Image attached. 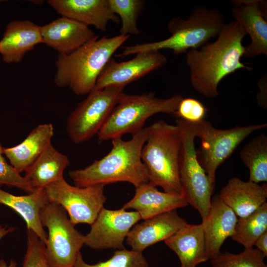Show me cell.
<instances>
[{"label":"cell","instance_id":"f1b7e54d","mask_svg":"<svg viewBox=\"0 0 267 267\" xmlns=\"http://www.w3.org/2000/svg\"><path fill=\"white\" fill-rule=\"evenodd\" d=\"M264 255L257 248H245L235 254L228 252L220 253L210 260L212 267H267Z\"/></svg>","mask_w":267,"mask_h":267},{"label":"cell","instance_id":"6da1fadb","mask_svg":"<svg viewBox=\"0 0 267 267\" xmlns=\"http://www.w3.org/2000/svg\"><path fill=\"white\" fill-rule=\"evenodd\" d=\"M247 35L236 21L225 23L214 42L186 53L185 61L194 89L208 98L219 95L220 83L237 70L253 68L242 63L245 54L243 40Z\"/></svg>","mask_w":267,"mask_h":267},{"label":"cell","instance_id":"ffe728a7","mask_svg":"<svg viewBox=\"0 0 267 267\" xmlns=\"http://www.w3.org/2000/svg\"><path fill=\"white\" fill-rule=\"evenodd\" d=\"M156 187L148 181L136 187L134 195L122 208L135 210L145 220L188 205L183 195L162 192Z\"/></svg>","mask_w":267,"mask_h":267},{"label":"cell","instance_id":"d6a6232c","mask_svg":"<svg viewBox=\"0 0 267 267\" xmlns=\"http://www.w3.org/2000/svg\"><path fill=\"white\" fill-rule=\"evenodd\" d=\"M207 109L200 101L193 98H182L175 114L179 119L199 123L206 115Z\"/></svg>","mask_w":267,"mask_h":267},{"label":"cell","instance_id":"83f0119b","mask_svg":"<svg viewBox=\"0 0 267 267\" xmlns=\"http://www.w3.org/2000/svg\"><path fill=\"white\" fill-rule=\"evenodd\" d=\"M112 11L121 20L120 35L130 36L139 34L137 20L144 6L142 0H109Z\"/></svg>","mask_w":267,"mask_h":267},{"label":"cell","instance_id":"5bb4252c","mask_svg":"<svg viewBox=\"0 0 267 267\" xmlns=\"http://www.w3.org/2000/svg\"><path fill=\"white\" fill-rule=\"evenodd\" d=\"M231 13L246 34L251 43L245 46L247 57L267 55V2L259 0H236Z\"/></svg>","mask_w":267,"mask_h":267},{"label":"cell","instance_id":"9c48e42d","mask_svg":"<svg viewBox=\"0 0 267 267\" xmlns=\"http://www.w3.org/2000/svg\"><path fill=\"white\" fill-rule=\"evenodd\" d=\"M124 89L120 87L94 89L78 103L67 121V132L72 142L80 144L97 134Z\"/></svg>","mask_w":267,"mask_h":267},{"label":"cell","instance_id":"f546056e","mask_svg":"<svg viewBox=\"0 0 267 267\" xmlns=\"http://www.w3.org/2000/svg\"><path fill=\"white\" fill-rule=\"evenodd\" d=\"M73 267H149V265L142 252L123 248L115 251L108 260L95 264L85 262L80 252Z\"/></svg>","mask_w":267,"mask_h":267},{"label":"cell","instance_id":"836d02e7","mask_svg":"<svg viewBox=\"0 0 267 267\" xmlns=\"http://www.w3.org/2000/svg\"><path fill=\"white\" fill-rule=\"evenodd\" d=\"M254 246L267 257V231L264 233L256 241Z\"/></svg>","mask_w":267,"mask_h":267},{"label":"cell","instance_id":"44dd1931","mask_svg":"<svg viewBox=\"0 0 267 267\" xmlns=\"http://www.w3.org/2000/svg\"><path fill=\"white\" fill-rule=\"evenodd\" d=\"M219 195L238 218H243L267 202V184L259 185L234 177L222 187Z\"/></svg>","mask_w":267,"mask_h":267},{"label":"cell","instance_id":"52a82bcc","mask_svg":"<svg viewBox=\"0 0 267 267\" xmlns=\"http://www.w3.org/2000/svg\"><path fill=\"white\" fill-rule=\"evenodd\" d=\"M176 124L181 136L179 178L182 194L188 204L196 210L203 219L210 210L215 185L198 159L195 139L197 137L198 124L179 118L176 120Z\"/></svg>","mask_w":267,"mask_h":267},{"label":"cell","instance_id":"ba28073f","mask_svg":"<svg viewBox=\"0 0 267 267\" xmlns=\"http://www.w3.org/2000/svg\"><path fill=\"white\" fill-rule=\"evenodd\" d=\"M41 221L48 233L45 251L53 267H73L84 245V235L75 227L60 205L48 202L41 212Z\"/></svg>","mask_w":267,"mask_h":267},{"label":"cell","instance_id":"4316f807","mask_svg":"<svg viewBox=\"0 0 267 267\" xmlns=\"http://www.w3.org/2000/svg\"><path fill=\"white\" fill-rule=\"evenodd\" d=\"M267 231V203L251 214L238 218L231 238L245 248H253L257 240Z\"/></svg>","mask_w":267,"mask_h":267},{"label":"cell","instance_id":"8992f818","mask_svg":"<svg viewBox=\"0 0 267 267\" xmlns=\"http://www.w3.org/2000/svg\"><path fill=\"white\" fill-rule=\"evenodd\" d=\"M182 96L175 94L167 98L152 92L129 94L123 92L97 135L99 141L112 140L142 129L146 120L158 113L175 114Z\"/></svg>","mask_w":267,"mask_h":267},{"label":"cell","instance_id":"2e32d148","mask_svg":"<svg viewBox=\"0 0 267 267\" xmlns=\"http://www.w3.org/2000/svg\"><path fill=\"white\" fill-rule=\"evenodd\" d=\"M40 30L43 43L59 54H69L99 37L88 26L62 16L40 26Z\"/></svg>","mask_w":267,"mask_h":267},{"label":"cell","instance_id":"8fae6325","mask_svg":"<svg viewBox=\"0 0 267 267\" xmlns=\"http://www.w3.org/2000/svg\"><path fill=\"white\" fill-rule=\"evenodd\" d=\"M104 186H73L63 178L44 189L49 202L61 206L74 225L81 223L91 225L104 208L106 200Z\"/></svg>","mask_w":267,"mask_h":267},{"label":"cell","instance_id":"7c38bea8","mask_svg":"<svg viewBox=\"0 0 267 267\" xmlns=\"http://www.w3.org/2000/svg\"><path fill=\"white\" fill-rule=\"evenodd\" d=\"M141 220L136 211L103 208L84 235V245L94 250L122 249L130 230Z\"/></svg>","mask_w":267,"mask_h":267},{"label":"cell","instance_id":"e0dca14e","mask_svg":"<svg viewBox=\"0 0 267 267\" xmlns=\"http://www.w3.org/2000/svg\"><path fill=\"white\" fill-rule=\"evenodd\" d=\"M47 3L62 17L101 31L107 30L110 21L119 24L120 19L112 11L109 0H48Z\"/></svg>","mask_w":267,"mask_h":267},{"label":"cell","instance_id":"7402d4cb","mask_svg":"<svg viewBox=\"0 0 267 267\" xmlns=\"http://www.w3.org/2000/svg\"><path fill=\"white\" fill-rule=\"evenodd\" d=\"M53 134L51 124L39 125L19 144L11 147H3V155L19 173L25 172L51 143Z\"/></svg>","mask_w":267,"mask_h":267},{"label":"cell","instance_id":"cb8c5ba5","mask_svg":"<svg viewBox=\"0 0 267 267\" xmlns=\"http://www.w3.org/2000/svg\"><path fill=\"white\" fill-rule=\"evenodd\" d=\"M0 204L8 206L25 221L27 229L33 231L44 244L47 234L41 221V212L49 201L44 188L36 189L26 195L16 196L0 188Z\"/></svg>","mask_w":267,"mask_h":267},{"label":"cell","instance_id":"d590c367","mask_svg":"<svg viewBox=\"0 0 267 267\" xmlns=\"http://www.w3.org/2000/svg\"><path fill=\"white\" fill-rule=\"evenodd\" d=\"M17 264L15 260L12 259L7 264L3 259H0V267H16Z\"/></svg>","mask_w":267,"mask_h":267},{"label":"cell","instance_id":"e575fe53","mask_svg":"<svg viewBox=\"0 0 267 267\" xmlns=\"http://www.w3.org/2000/svg\"><path fill=\"white\" fill-rule=\"evenodd\" d=\"M15 228L12 226L0 225V241L7 234L13 232Z\"/></svg>","mask_w":267,"mask_h":267},{"label":"cell","instance_id":"8d00e7d4","mask_svg":"<svg viewBox=\"0 0 267 267\" xmlns=\"http://www.w3.org/2000/svg\"><path fill=\"white\" fill-rule=\"evenodd\" d=\"M1 1V0H0V2Z\"/></svg>","mask_w":267,"mask_h":267},{"label":"cell","instance_id":"277c9868","mask_svg":"<svg viewBox=\"0 0 267 267\" xmlns=\"http://www.w3.org/2000/svg\"><path fill=\"white\" fill-rule=\"evenodd\" d=\"M146 128L141 158L149 181L164 192L183 195L179 178L181 136L179 127L159 120Z\"/></svg>","mask_w":267,"mask_h":267},{"label":"cell","instance_id":"4dcf8cb0","mask_svg":"<svg viewBox=\"0 0 267 267\" xmlns=\"http://www.w3.org/2000/svg\"><path fill=\"white\" fill-rule=\"evenodd\" d=\"M27 247L22 267H53L47 256L45 244L32 230L27 229Z\"/></svg>","mask_w":267,"mask_h":267},{"label":"cell","instance_id":"d6986e66","mask_svg":"<svg viewBox=\"0 0 267 267\" xmlns=\"http://www.w3.org/2000/svg\"><path fill=\"white\" fill-rule=\"evenodd\" d=\"M43 43L40 26L29 20H13L0 41V54L5 63H18L38 44Z\"/></svg>","mask_w":267,"mask_h":267},{"label":"cell","instance_id":"484cf974","mask_svg":"<svg viewBox=\"0 0 267 267\" xmlns=\"http://www.w3.org/2000/svg\"><path fill=\"white\" fill-rule=\"evenodd\" d=\"M242 161L249 170V180L267 181V136L260 134L251 139L240 153Z\"/></svg>","mask_w":267,"mask_h":267},{"label":"cell","instance_id":"3957f363","mask_svg":"<svg viewBox=\"0 0 267 267\" xmlns=\"http://www.w3.org/2000/svg\"><path fill=\"white\" fill-rule=\"evenodd\" d=\"M129 36L98 37L69 54H59L55 83L60 88L69 87L78 95L88 94L95 88L107 62Z\"/></svg>","mask_w":267,"mask_h":267},{"label":"cell","instance_id":"603a6c76","mask_svg":"<svg viewBox=\"0 0 267 267\" xmlns=\"http://www.w3.org/2000/svg\"><path fill=\"white\" fill-rule=\"evenodd\" d=\"M164 242L177 254L181 267H196L199 264L208 261L201 223H187Z\"/></svg>","mask_w":267,"mask_h":267},{"label":"cell","instance_id":"7a4b0ae2","mask_svg":"<svg viewBox=\"0 0 267 267\" xmlns=\"http://www.w3.org/2000/svg\"><path fill=\"white\" fill-rule=\"evenodd\" d=\"M146 138L144 127L128 140L114 138L107 155L84 168L70 171L68 175L78 187L128 182L136 188L147 183L149 178L141 158Z\"/></svg>","mask_w":267,"mask_h":267},{"label":"cell","instance_id":"9a60e30c","mask_svg":"<svg viewBox=\"0 0 267 267\" xmlns=\"http://www.w3.org/2000/svg\"><path fill=\"white\" fill-rule=\"evenodd\" d=\"M187 223L177 210H172L136 223L126 240L132 250L142 252L147 247L165 241Z\"/></svg>","mask_w":267,"mask_h":267},{"label":"cell","instance_id":"ac0fdd59","mask_svg":"<svg viewBox=\"0 0 267 267\" xmlns=\"http://www.w3.org/2000/svg\"><path fill=\"white\" fill-rule=\"evenodd\" d=\"M237 221V216L219 195L211 199L210 210L201 222L208 260L221 253L224 241L233 235Z\"/></svg>","mask_w":267,"mask_h":267},{"label":"cell","instance_id":"5b68a950","mask_svg":"<svg viewBox=\"0 0 267 267\" xmlns=\"http://www.w3.org/2000/svg\"><path fill=\"white\" fill-rule=\"evenodd\" d=\"M224 18L218 10L205 6L196 7L186 19L173 18L168 24L171 36L157 42L123 47L117 56L122 57L146 51L169 49L174 54L186 53L197 49L217 37L223 26Z\"/></svg>","mask_w":267,"mask_h":267},{"label":"cell","instance_id":"1f68e13d","mask_svg":"<svg viewBox=\"0 0 267 267\" xmlns=\"http://www.w3.org/2000/svg\"><path fill=\"white\" fill-rule=\"evenodd\" d=\"M3 148L0 142V184L15 187L28 193L34 191L36 189L26 178L6 162L3 156Z\"/></svg>","mask_w":267,"mask_h":267},{"label":"cell","instance_id":"4fadbf2b","mask_svg":"<svg viewBox=\"0 0 267 267\" xmlns=\"http://www.w3.org/2000/svg\"><path fill=\"white\" fill-rule=\"evenodd\" d=\"M167 62V57L158 50L139 52L132 59L120 62L111 58L99 75L94 89L125 88L129 84L162 67Z\"/></svg>","mask_w":267,"mask_h":267},{"label":"cell","instance_id":"d4e9b609","mask_svg":"<svg viewBox=\"0 0 267 267\" xmlns=\"http://www.w3.org/2000/svg\"><path fill=\"white\" fill-rule=\"evenodd\" d=\"M69 163L68 157L51 143L25 172L24 177L35 189L44 188L63 178L64 171Z\"/></svg>","mask_w":267,"mask_h":267},{"label":"cell","instance_id":"30bf717a","mask_svg":"<svg viewBox=\"0 0 267 267\" xmlns=\"http://www.w3.org/2000/svg\"><path fill=\"white\" fill-rule=\"evenodd\" d=\"M197 137L201 140L199 161L215 185L218 168L233 152L237 146L253 132L267 128V124L236 126L228 129L215 128L208 121L199 123Z\"/></svg>","mask_w":267,"mask_h":267}]
</instances>
